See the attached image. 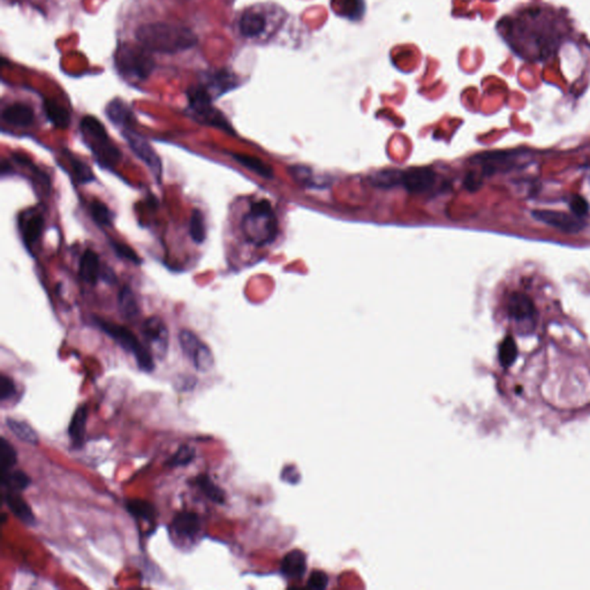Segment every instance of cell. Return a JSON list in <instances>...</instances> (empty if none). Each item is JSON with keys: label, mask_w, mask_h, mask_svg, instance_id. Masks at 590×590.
<instances>
[{"label": "cell", "mask_w": 590, "mask_h": 590, "mask_svg": "<svg viewBox=\"0 0 590 590\" xmlns=\"http://www.w3.org/2000/svg\"><path fill=\"white\" fill-rule=\"evenodd\" d=\"M149 52L141 44H121L114 56L118 71L129 80L144 81L156 67L155 61Z\"/></svg>", "instance_id": "obj_3"}, {"label": "cell", "mask_w": 590, "mask_h": 590, "mask_svg": "<svg viewBox=\"0 0 590 590\" xmlns=\"http://www.w3.org/2000/svg\"><path fill=\"white\" fill-rule=\"evenodd\" d=\"M119 308L126 320H134L139 316L140 307L135 294L129 286H124L119 292Z\"/></svg>", "instance_id": "obj_25"}, {"label": "cell", "mask_w": 590, "mask_h": 590, "mask_svg": "<svg viewBox=\"0 0 590 590\" xmlns=\"http://www.w3.org/2000/svg\"><path fill=\"white\" fill-rule=\"evenodd\" d=\"M4 499L12 513L21 520L22 523H27V525H34L36 523L35 516H34L30 506L19 494V492L5 491Z\"/></svg>", "instance_id": "obj_22"}, {"label": "cell", "mask_w": 590, "mask_h": 590, "mask_svg": "<svg viewBox=\"0 0 590 590\" xmlns=\"http://www.w3.org/2000/svg\"><path fill=\"white\" fill-rule=\"evenodd\" d=\"M402 171L400 170H384L376 172L370 177V182L378 188H392L402 186Z\"/></svg>", "instance_id": "obj_31"}, {"label": "cell", "mask_w": 590, "mask_h": 590, "mask_svg": "<svg viewBox=\"0 0 590 590\" xmlns=\"http://www.w3.org/2000/svg\"><path fill=\"white\" fill-rule=\"evenodd\" d=\"M87 419H88V407L80 406L72 416L68 435L74 448H81L86 437Z\"/></svg>", "instance_id": "obj_20"}, {"label": "cell", "mask_w": 590, "mask_h": 590, "mask_svg": "<svg viewBox=\"0 0 590 590\" xmlns=\"http://www.w3.org/2000/svg\"><path fill=\"white\" fill-rule=\"evenodd\" d=\"M44 111H45L47 119L58 129H67L71 124V116L68 113V111L59 105L57 102L45 100L44 102Z\"/></svg>", "instance_id": "obj_29"}, {"label": "cell", "mask_w": 590, "mask_h": 590, "mask_svg": "<svg viewBox=\"0 0 590 590\" xmlns=\"http://www.w3.org/2000/svg\"><path fill=\"white\" fill-rule=\"evenodd\" d=\"M267 28V19L256 10L243 12L239 21V29L242 36L247 39H255L263 34Z\"/></svg>", "instance_id": "obj_16"}, {"label": "cell", "mask_w": 590, "mask_h": 590, "mask_svg": "<svg viewBox=\"0 0 590 590\" xmlns=\"http://www.w3.org/2000/svg\"><path fill=\"white\" fill-rule=\"evenodd\" d=\"M179 342L184 354L199 371H208L214 366L212 353L194 332L182 330L179 334Z\"/></svg>", "instance_id": "obj_7"}, {"label": "cell", "mask_w": 590, "mask_h": 590, "mask_svg": "<svg viewBox=\"0 0 590 590\" xmlns=\"http://www.w3.org/2000/svg\"><path fill=\"white\" fill-rule=\"evenodd\" d=\"M0 481H1V487L5 491H15V492L25 490L32 483L30 477L22 470H10L6 472H0Z\"/></svg>", "instance_id": "obj_24"}, {"label": "cell", "mask_w": 590, "mask_h": 590, "mask_svg": "<svg viewBox=\"0 0 590 590\" xmlns=\"http://www.w3.org/2000/svg\"><path fill=\"white\" fill-rule=\"evenodd\" d=\"M135 37L150 52L178 54L195 47L197 37L185 25L168 22H151L140 25Z\"/></svg>", "instance_id": "obj_1"}, {"label": "cell", "mask_w": 590, "mask_h": 590, "mask_svg": "<svg viewBox=\"0 0 590 590\" xmlns=\"http://www.w3.org/2000/svg\"><path fill=\"white\" fill-rule=\"evenodd\" d=\"M532 216L536 221L543 224L550 225L552 228H557L559 231L567 234H576L584 230L587 226V223L583 221V218L576 217L573 214H565L562 211H555V210H534Z\"/></svg>", "instance_id": "obj_9"}, {"label": "cell", "mask_w": 590, "mask_h": 590, "mask_svg": "<svg viewBox=\"0 0 590 590\" xmlns=\"http://www.w3.org/2000/svg\"><path fill=\"white\" fill-rule=\"evenodd\" d=\"M232 157L234 158L239 164H241L242 166L248 168L250 171L256 173L262 178L271 179L274 177V171L267 164L264 163L263 160H261L257 157L249 156L245 153H233Z\"/></svg>", "instance_id": "obj_27"}, {"label": "cell", "mask_w": 590, "mask_h": 590, "mask_svg": "<svg viewBox=\"0 0 590 590\" xmlns=\"http://www.w3.org/2000/svg\"><path fill=\"white\" fill-rule=\"evenodd\" d=\"M195 458V450L189 445H182L175 455L166 461V465L171 468L175 467L187 466Z\"/></svg>", "instance_id": "obj_37"}, {"label": "cell", "mask_w": 590, "mask_h": 590, "mask_svg": "<svg viewBox=\"0 0 590 590\" xmlns=\"http://www.w3.org/2000/svg\"><path fill=\"white\" fill-rule=\"evenodd\" d=\"M171 529L178 538L193 540L201 530V520L196 513L182 511L175 516Z\"/></svg>", "instance_id": "obj_15"}, {"label": "cell", "mask_w": 590, "mask_h": 590, "mask_svg": "<svg viewBox=\"0 0 590 590\" xmlns=\"http://www.w3.org/2000/svg\"><path fill=\"white\" fill-rule=\"evenodd\" d=\"M107 118L114 124L121 126L122 129H131V124L134 121V116L129 105L120 100L111 102L107 107Z\"/></svg>", "instance_id": "obj_23"}, {"label": "cell", "mask_w": 590, "mask_h": 590, "mask_svg": "<svg viewBox=\"0 0 590 590\" xmlns=\"http://www.w3.org/2000/svg\"><path fill=\"white\" fill-rule=\"evenodd\" d=\"M189 105L196 120L203 124L212 126L224 132L234 133L228 119L221 111L212 107V100L201 91L197 87H193L188 91Z\"/></svg>", "instance_id": "obj_6"}, {"label": "cell", "mask_w": 590, "mask_h": 590, "mask_svg": "<svg viewBox=\"0 0 590 590\" xmlns=\"http://www.w3.org/2000/svg\"><path fill=\"white\" fill-rule=\"evenodd\" d=\"M80 277L88 284L96 285L97 281L100 278V257L96 252L91 249H87L86 252L82 254L81 261H80Z\"/></svg>", "instance_id": "obj_19"}, {"label": "cell", "mask_w": 590, "mask_h": 590, "mask_svg": "<svg viewBox=\"0 0 590 590\" xmlns=\"http://www.w3.org/2000/svg\"><path fill=\"white\" fill-rule=\"evenodd\" d=\"M6 424H8V429H11L12 433L22 441L32 445L39 443V435L36 433L35 429L25 421L8 417L6 419Z\"/></svg>", "instance_id": "obj_28"}, {"label": "cell", "mask_w": 590, "mask_h": 590, "mask_svg": "<svg viewBox=\"0 0 590 590\" xmlns=\"http://www.w3.org/2000/svg\"><path fill=\"white\" fill-rule=\"evenodd\" d=\"M327 582H329V579H327V576L325 573L320 572V571H315L310 576L308 586L310 588H314V589H324V588H327Z\"/></svg>", "instance_id": "obj_43"}, {"label": "cell", "mask_w": 590, "mask_h": 590, "mask_svg": "<svg viewBox=\"0 0 590 590\" xmlns=\"http://www.w3.org/2000/svg\"><path fill=\"white\" fill-rule=\"evenodd\" d=\"M481 186H482V177L477 175L474 172H470V173L467 175L466 179H465V187L468 190L475 192V190L480 188Z\"/></svg>", "instance_id": "obj_44"}, {"label": "cell", "mask_w": 590, "mask_h": 590, "mask_svg": "<svg viewBox=\"0 0 590 590\" xmlns=\"http://www.w3.org/2000/svg\"><path fill=\"white\" fill-rule=\"evenodd\" d=\"M507 314L510 318H512L518 323H523L528 320L533 322L536 314V308L533 300L530 299L528 295L520 292H514L510 295L507 300Z\"/></svg>", "instance_id": "obj_14"}, {"label": "cell", "mask_w": 590, "mask_h": 590, "mask_svg": "<svg viewBox=\"0 0 590 590\" xmlns=\"http://www.w3.org/2000/svg\"><path fill=\"white\" fill-rule=\"evenodd\" d=\"M238 85L234 75L228 71H219L217 73L208 75L206 81L199 85V89L206 93L208 96L214 100L221 96L228 90H232Z\"/></svg>", "instance_id": "obj_13"}, {"label": "cell", "mask_w": 590, "mask_h": 590, "mask_svg": "<svg viewBox=\"0 0 590 590\" xmlns=\"http://www.w3.org/2000/svg\"><path fill=\"white\" fill-rule=\"evenodd\" d=\"M3 119L13 126L28 127L35 120V113L27 104L14 103L3 111Z\"/></svg>", "instance_id": "obj_18"}, {"label": "cell", "mask_w": 590, "mask_h": 590, "mask_svg": "<svg viewBox=\"0 0 590 590\" xmlns=\"http://www.w3.org/2000/svg\"><path fill=\"white\" fill-rule=\"evenodd\" d=\"M289 173L293 175V178L296 180V182H300V184H303V185L307 186H313V178H312V171H310L308 167L301 166V165H296V166H292L289 168Z\"/></svg>", "instance_id": "obj_42"}, {"label": "cell", "mask_w": 590, "mask_h": 590, "mask_svg": "<svg viewBox=\"0 0 590 590\" xmlns=\"http://www.w3.org/2000/svg\"><path fill=\"white\" fill-rule=\"evenodd\" d=\"M80 127L100 163L107 166L118 163L121 158L120 151L111 142L107 129L97 118L86 116L82 119Z\"/></svg>", "instance_id": "obj_5"}, {"label": "cell", "mask_w": 590, "mask_h": 590, "mask_svg": "<svg viewBox=\"0 0 590 590\" xmlns=\"http://www.w3.org/2000/svg\"><path fill=\"white\" fill-rule=\"evenodd\" d=\"M110 245L113 248L114 252L117 254L118 256L121 257V259L131 261V262L135 264H140V262H141V259H140L139 255L136 254L135 250L132 247L124 245L122 242L114 241V240H111Z\"/></svg>", "instance_id": "obj_39"}, {"label": "cell", "mask_w": 590, "mask_h": 590, "mask_svg": "<svg viewBox=\"0 0 590 590\" xmlns=\"http://www.w3.org/2000/svg\"><path fill=\"white\" fill-rule=\"evenodd\" d=\"M90 211L93 216L94 221H96V224L100 226H111L112 225V212L109 209V206L105 203L102 202L100 199H94L91 206H90Z\"/></svg>", "instance_id": "obj_36"}, {"label": "cell", "mask_w": 590, "mask_h": 590, "mask_svg": "<svg viewBox=\"0 0 590 590\" xmlns=\"http://www.w3.org/2000/svg\"><path fill=\"white\" fill-rule=\"evenodd\" d=\"M143 337L148 342L150 352L163 359L168 349V330L160 317L153 316L142 324Z\"/></svg>", "instance_id": "obj_10"}, {"label": "cell", "mask_w": 590, "mask_h": 590, "mask_svg": "<svg viewBox=\"0 0 590 590\" xmlns=\"http://www.w3.org/2000/svg\"><path fill=\"white\" fill-rule=\"evenodd\" d=\"M66 156H67L68 162H69V165H71L72 170H73L75 179H76V182L78 184H89V182H94L95 175H94L93 171H91V168H90L88 164L78 160V158H76L72 153H66Z\"/></svg>", "instance_id": "obj_32"}, {"label": "cell", "mask_w": 590, "mask_h": 590, "mask_svg": "<svg viewBox=\"0 0 590 590\" xmlns=\"http://www.w3.org/2000/svg\"><path fill=\"white\" fill-rule=\"evenodd\" d=\"M334 3H337V8L339 14L347 17L351 19H359L363 13V0H334Z\"/></svg>", "instance_id": "obj_35"}, {"label": "cell", "mask_w": 590, "mask_h": 590, "mask_svg": "<svg viewBox=\"0 0 590 590\" xmlns=\"http://www.w3.org/2000/svg\"><path fill=\"white\" fill-rule=\"evenodd\" d=\"M518 349L516 342L511 336H507L499 346V361L504 367H510L516 361Z\"/></svg>", "instance_id": "obj_38"}, {"label": "cell", "mask_w": 590, "mask_h": 590, "mask_svg": "<svg viewBox=\"0 0 590 590\" xmlns=\"http://www.w3.org/2000/svg\"><path fill=\"white\" fill-rule=\"evenodd\" d=\"M122 136L129 143L133 153L146 164V167L156 179V182L160 184L163 175V166H162L160 156L157 155L153 146H150V143L143 136L134 132L132 129H122Z\"/></svg>", "instance_id": "obj_8"}, {"label": "cell", "mask_w": 590, "mask_h": 590, "mask_svg": "<svg viewBox=\"0 0 590 590\" xmlns=\"http://www.w3.org/2000/svg\"><path fill=\"white\" fill-rule=\"evenodd\" d=\"M17 451L11 443H8L6 438H1L0 441V472H6L13 468L17 465Z\"/></svg>", "instance_id": "obj_34"}, {"label": "cell", "mask_w": 590, "mask_h": 590, "mask_svg": "<svg viewBox=\"0 0 590 590\" xmlns=\"http://www.w3.org/2000/svg\"><path fill=\"white\" fill-rule=\"evenodd\" d=\"M189 234L192 237L193 241L196 242V243H202V242L206 241V223H204V216H203L201 210H193L190 223H189Z\"/></svg>", "instance_id": "obj_33"}, {"label": "cell", "mask_w": 590, "mask_h": 590, "mask_svg": "<svg viewBox=\"0 0 590 590\" xmlns=\"http://www.w3.org/2000/svg\"><path fill=\"white\" fill-rule=\"evenodd\" d=\"M306 569V556L298 550L288 552L281 562V572L288 579H301L305 576Z\"/></svg>", "instance_id": "obj_21"}, {"label": "cell", "mask_w": 590, "mask_h": 590, "mask_svg": "<svg viewBox=\"0 0 590 590\" xmlns=\"http://www.w3.org/2000/svg\"><path fill=\"white\" fill-rule=\"evenodd\" d=\"M96 324L100 327V330H103L107 336H110L111 338L113 339L114 342H117L126 352L134 356L140 369L153 371L155 368L153 353L140 342L132 331L126 327L107 322L102 318H97Z\"/></svg>", "instance_id": "obj_4"}, {"label": "cell", "mask_w": 590, "mask_h": 590, "mask_svg": "<svg viewBox=\"0 0 590 590\" xmlns=\"http://www.w3.org/2000/svg\"><path fill=\"white\" fill-rule=\"evenodd\" d=\"M569 209L576 217L584 218L589 212V203L582 196L573 195L569 199Z\"/></svg>", "instance_id": "obj_40"}, {"label": "cell", "mask_w": 590, "mask_h": 590, "mask_svg": "<svg viewBox=\"0 0 590 590\" xmlns=\"http://www.w3.org/2000/svg\"><path fill=\"white\" fill-rule=\"evenodd\" d=\"M242 231L249 242L255 245H269L278 233V221L270 202L261 199L252 203L242 221Z\"/></svg>", "instance_id": "obj_2"}, {"label": "cell", "mask_w": 590, "mask_h": 590, "mask_svg": "<svg viewBox=\"0 0 590 590\" xmlns=\"http://www.w3.org/2000/svg\"><path fill=\"white\" fill-rule=\"evenodd\" d=\"M519 153L516 151H494V153H480L470 160V163L481 167V173L484 177H490L499 171H506L512 168L518 160Z\"/></svg>", "instance_id": "obj_11"}, {"label": "cell", "mask_w": 590, "mask_h": 590, "mask_svg": "<svg viewBox=\"0 0 590 590\" xmlns=\"http://www.w3.org/2000/svg\"><path fill=\"white\" fill-rule=\"evenodd\" d=\"M436 175L430 167H412L402 171V186L412 194H422L433 188Z\"/></svg>", "instance_id": "obj_12"}, {"label": "cell", "mask_w": 590, "mask_h": 590, "mask_svg": "<svg viewBox=\"0 0 590 590\" xmlns=\"http://www.w3.org/2000/svg\"><path fill=\"white\" fill-rule=\"evenodd\" d=\"M126 509L136 519L153 523L156 519V509L151 503L144 499H129L126 501Z\"/></svg>", "instance_id": "obj_26"}, {"label": "cell", "mask_w": 590, "mask_h": 590, "mask_svg": "<svg viewBox=\"0 0 590 590\" xmlns=\"http://www.w3.org/2000/svg\"><path fill=\"white\" fill-rule=\"evenodd\" d=\"M17 395V386L11 377L1 375L0 377V400H10Z\"/></svg>", "instance_id": "obj_41"}, {"label": "cell", "mask_w": 590, "mask_h": 590, "mask_svg": "<svg viewBox=\"0 0 590 590\" xmlns=\"http://www.w3.org/2000/svg\"><path fill=\"white\" fill-rule=\"evenodd\" d=\"M20 226H21L23 241H25V245L30 249L32 245H35L42 234V232H43L44 218L39 214L29 211L25 217L21 218Z\"/></svg>", "instance_id": "obj_17"}, {"label": "cell", "mask_w": 590, "mask_h": 590, "mask_svg": "<svg viewBox=\"0 0 590 590\" xmlns=\"http://www.w3.org/2000/svg\"><path fill=\"white\" fill-rule=\"evenodd\" d=\"M194 482L199 488V490L206 494V497L209 498L210 501H214L216 504L224 503V491L221 490V488L218 487L217 484L215 483L214 481L211 480L208 475L201 474L199 477H195Z\"/></svg>", "instance_id": "obj_30"}]
</instances>
